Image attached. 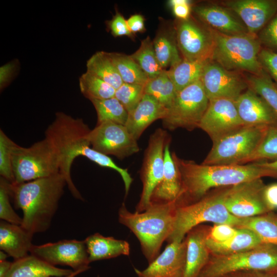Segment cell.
<instances>
[{
    "mask_svg": "<svg viewBox=\"0 0 277 277\" xmlns=\"http://www.w3.org/2000/svg\"><path fill=\"white\" fill-rule=\"evenodd\" d=\"M172 158L179 172L182 188L176 206L194 202L212 189L230 186L272 174L256 163L247 165H209L183 159L174 152Z\"/></svg>",
    "mask_w": 277,
    "mask_h": 277,
    "instance_id": "1",
    "label": "cell"
},
{
    "mask_svg": "<svg viewBox=\"0 0 277 277\" xmlns=\"http://www.w3.org/2000/svg\"><path fill=\"white\" fill-rule=\"evenodd\" d=\"M67 183L61 173L21 184H10V196L23 216L21 226L33 235L47 231Z\"/></svg>",
    "mask_w": 277,
    "mask_h": 277,
    "instance_id": "2",
    "label": "cell"
},
{
    "mask_svg": "<svg viewBox=\"0 0 277 277\" xmlns=\"http://www.w3.org/2000/svg\"><path fill=\"white\" fill-rule=\"evenodd\" d=\"M91 129L81 118H75L64 112L55 113L53 122L45 132L48 138L55 147L60 160V173L65 178L67 185L73 196L84 199L74 185L71 176L74 160L78 156L87 157L98 165L105 167L109 161L108 156L92 148L89 140Z\"/></svg>",
    "mask_w": 277,
    "mask_h": 277,
    "instance_id": "3",
    "label": "cell"
},
{
    "mask_svg": "<svg viewBox=\"0 0 277 277\" xmlns=\"http://www.w3.org/2000/svg\"><path fill=\"white\" fill-rule=\"evenodd\" d=\"M176 208L175 201L151 203L142 212L129 211L124 203L119 209V222L128 227L137 238L149 264L160 254L162 244L173 231Z\"/></svg>",
    "mask_w": 277,
    "mask_h": 277,
    "instance_id": "4",
    "label": "cell"
},
{
    "mask_svg": "<svg viewBox=\"0 0 277 277\" xmlns=\"http://www.w3.org/2000/svg\"><path fill=\"white\" fill-rule=\"evenodd\" d=\"M229 187L212 189L194 202L176 206L173 229L166 241L181 242L190 230L205 222L226 224L236 228L241 219L230 213L224 204Z\"/></svg>",
    "mask_w": 277,
    "mask_h": 277,
    "instance_id": "5",
    "label": "cell"
},
{
    "mask_svg": "<svg viewBox=\"0 0 277 277\" xmlns=\"http://www.w3.org/2000/svg\"><path fill=\"white\" fill-rule=\"evenodd\" d=\"M210 29L214 43L212 61L231 71L243 70L254 75L264 71L259 59L261 44L256 35H227Z\"/></svg>",
    "mask_w": 277,
    "mask_h": 277,
    "instance_id": "6",
    "label": "cell"
},
{
    "mask_svg": "<svg viewBox=\"0 0 277 277\" xmlns=\"http://www.w3.org/2000/svg\"><path fill=\"white\" fill-rule=\"evenodd\" d=\"M277 274V246L262 243L250 250L228 255L211 254L198 277H225L238 271Z\"/></svg>",
    "mask_w": 277,
    "mask_h": 277,
    "instance_id": "7",
    "label": "cell"
},
{
    "mask_svg": "<svg viewBox=\"0 0 277 277\" xmlns=\"http://www.w3.org/2000/svg\"><path fill=\"white\" fill-rule=\"evenodd\" d=\"M12 162L15 184L60 173L57 152L46 137L27 148L15 143L12 149Z\"/></svg>",
    "mask_w": 277,
    "mask_h": 277,
    "instance_id": "8",
    "label": "cell"
},
{
    "mask_svg": "<svg viewBox=\"0 0 277 277\" xmlns=\"http://www.w3.org/2000/svg\"><path fill=\"white\" fill-rule=\"evenodd\" d=\"M268 127L244 126L212 142L202 164L245 165L261 143Z\"/></svg>",
    "mask_w": 277,
    "mask_h": 277,
    "instance_id": "9",
    "label": "cell"
},
{
    "mask_svg": "<svg viewBox=\"0 0 277 277\" xmlns=\"http://www.w3.org/2000/svg\"><path fill=\"white\" fill-rule=\"evenodd\" d=\"M209 103L200 81L187 86L177 92L162 120L163 127L170 130L181 128L189 131L199 128Z\"/></svg>",
    "mask_w": 277,
    "mask_h": 277,
    "instance_id": "10",
    "label": "cell"
},
{
    "mask_svg": "<svg viewBox=\"0 0 277 277\" xmlns=\"http://www.w3.org/2000/svg\"><path fill=\"white\" fill-rule=\"evenodd\" d=\"M170 142L167 131L161 128L150 136L140 171L143 188L135 208L136 212L144 211L150 205L152 194L163 177L165 148Z\"/></svg>",
    "mask_w": 277,
    "mask_h": 277,
    "instance_id": "11",
    "label": "cell"
},
{
    "mask_svg": "<svg viewBox=\"0 0 277 277\" xmlns=\"http://www.w3.org/2000/svg\"><path fill=\"white\" fill-rule=\"evenodd\" d=\"M93 149L104 154L123 160L140 151L137 141L124 125L106 122L97 124L89 133Z\"/></svg>",
    "mask_w": 277,
    "mask_h": 277,
    "instance_id": "12",
    "label": "cell"
},
{
    "mask_svg": "<svg viewBox=\"0 0 277 277\" xmlns=\"http://www.w3.org/2000/svg\"><path fill=\"white\" fill-rule=\"evenodd\" d=\"M266 185L262 178H256L230 186L224 204L232 215L240 219L248 218L269 212L264 199Z\"/></svg>",
    "mask_w": 277,
    "mask_h": 277,
    "instance_id": "13",
    "label": "cell"
},
{
    "mask_svg": "<svg viewBox=\"0 0 277 277\" xmlns=\"http://www.w3.org/2000/svg\"><path fill=\"white\" fill-rule=\"evenodd\" d=\"M174 29L183 58L211 60L214 43L210 28H205L190 16L185 20L177 19Z\"/></svg>",
    "mask_w": 277,
    "mask_h": 277,
    "instance_id": "14",
    "label": "cell"
},
{
    "mask_svg": "<svg viewBox=\"0 0 277 277\" xmlns=\"http://www.w3.org/2000/svg\"><path fill=\"white\" fill-rule=\"evenodd\" d=\"M30 254L53 265L68 266L73 271L84 272L90 268L84 241L63 240L54 243L33 245Z\"/></svg>",
    "mask_w": 277,
    "mask_h": 277,
    "instance_id": "15",
    "label": "cell"
},
{
    "mask_svg": "<svg viewBox=\"0 0 277 277\" xmlns=\"http://www.w3.org/2000/svg\"><path fill=\"white\" fill-rule=\"evenodd\" d=\"M244 126L235 101L215 98L209 100L199 128L205 132L213 142Z\"/></svg>",
    "mask_w": 277,
    "mask_h": 277,
    "instance_id": "16",
    "label": "cell"
},
{
    "mask_svg": "<svg viewBox=\"0 0 277 277\" xmlns=\"http://www.w3.org/2000/svg\"><path fill=\"white\" fill-rule=\"evenodd\" d=\"M200 81L209 100L227 98L235 101L247 89L248 83L237 74L209 60Z\"/></svg>",
    "mask_w": 277,
    "mask_h": 277,
    "instance_id": "17",
    "label": "cell"
},
{
    "mask_svg": "<svg viewBox=\"0 0 277 277\" xmlns=\"http://www.w3.org/2000/svg\"><path fill=\"white\" fill-rule=\"evenodd\" d=\"M186 250L185 239L181 242L169 243L146 268L141 270L135 268V272L138 277H183Z\"/></svg>",
    "mask_w": 277,
    "mask_h": 277,
    "instance_id": "18",
    "label": "cell"
},
{
    "mask_svg": "<svg viewBox=\"0 0 277 277\" xmlns=\"http://www.w3.org/2000/svg\"><path fill=\"white\" fill-rule=\"evenodd\" d=\"M227 8L240 18L248 33L255 35L277 13L275 0H232L225 3Z\"/></svg>",
    "mask_w": 277,
    "mask_h": 277,
    "instance_id": "19",
    "label": "cell"
},
{
    "mask_svg": "<svg viewBox=\"0 0 277 277\" xmlns=\"http://www.w3.org/2000/svg\"><path fill=\"white\" fill-rule=\"evenodd\" d=\"M239 115L246 126L277 127V114L267 103L251 88L235 101Z\"/></svg>",
    "mask_w": 277,
    "mask_h": 277,
    "instance_id": "20",
    "label": "cell"
},
{
    "mask_svg": "<svg viewBox=\"0 0 277 277\" xmlns=\"http://www.w3.org/2000/svg\"><path fill=\"white\" fill-rule=\"evenodd\" d=\"M211 227L201 224L187 233L185 238L187 250L183 277H198L208 263L211 253L207 245V240Z\"/></svg>",
    "mask_w": 277,
    "mask_h": 277,
    "instance_id": "21",
    "label": "cell"
},
{
    "mask_svg": "<svg viewBox=\"0 0 277 277\" xmlns=\"http://www.w3.org/2000/svg\"><path fill=\"white\" fill-rule=\"evenodd\" d=\"M192 10L212 29L227 35L248 33L246 27L228 8L215 5L194 6Z\"/></svg>",
    "mask_w": 277,
    "mask_h": 277,
    "instance_id": "22",
    "label": "cell"
},
{
    "mask_svg": "<svg viewBox=\"0 0 277 277\" xmlns=\"http://www.w3.org/2000/svg\"><path fill=\"white\" fill-rule=\"evenodd\" d=\"M168 109L152 96L145 94L136 107L128 113L125 125L129 132L138 140L152 123L166 116Z\"/></svg>",
    "mask_w": 277,
    "mask_h": 277,
    "instance_id": "23",
    "label": "cell"
},
{
    "mask_svg": "<svg viewBox=\"0 0 277 277\" xmlns=\"http://www.w3.org/2000/svg\"><path fill=\"white\" fill-rule=\"evenodd\" d=\"M33 234L21 225L0 222V249L14 260L29 255L33 244Z\"/></svg>",
    "mask_w": 277,
    "mask_h": 277,
    "instance_id": "24",
    "label": "cell"
},
{
    "mask_svg": "<svg viewBox=\"0 0 277 277\" xmlns=\"http://www.w3.org/2000/svg\"><path fill=\"white\" fill-rule=\"evenodd\" d=\"M170 144L165 148L163 177L152 194L150 204L175 202L181 191V177L170 151Z\"/></svg>",
    "mask_w": 277,
    "mask_h": 277,
    "instance_id": "25",
    "label": "cell"
},
{
    "mask_svg": "<svg viewBox=\"0 0 277 277\" xmlns=\"http://www.w3.org/2000/svg\"><path fill=\"white\" fill-rule=\"evenodd\" d=\"M73 272L71 269L52 265L30 254L22 259L14 260L4 277H65Z\"/></svg>",
    "mask_w": 277,
    "mask_h": 277,
    "instance_id": "26",
    "label": "cell"
},
{
    "mask_svg": "<svg viewBox=\"0 0 277 277\" xmlns=\"http://www.w3.org/2000/svg\"><path fill=\"white\" fill-rule=\"evenodd\" d=\"M84 242L90 263L130 254V247L128 242L104 236L99 233L88 236Z\"/></svg>",
    "mask_w": 277,
    "mask_h": 277,
    "instance_id": "27",
    "label": "cell"
},
{
    "mask_svg": "<svg viewBox=\"0 0 277 277\" xmlns=\"http://www.w3.org/2000/svg\"><path fill=\"white\" fill-rule=\"evenodd\" d=\"M237 233L223 243L214 242L208 239L207 245L211 254L228 255L244 252L254 248L262 243L252 231L246 228H238Z\"/></svg>",
    "mask_w": 277,
    "mask_h": 277,
    "instance_id": "28",
    "label": "cell"
},
{
    "mask_svg": "<svg viewBox=\"0 0 277 277\" xmlns=\"http://www.w3.org/2000/svg\"><path fill=\"white\" fill-rule=\"evenodd\" d=\"M209 60H188L183 58L180 63L166 70L176 92L200 81L205 66Z\"/></svg>",
    "mask_w": 277,
    "mask_h": 277,
    "instance_id": "29",
    "label": "cell"
},
{
    "mask_svg": "<svg viewBox=\"0 0 277 277\" xmlns=\"http://www.w3.org/2000/svg\"><path fill=\"white\" fill-rule=\"evenodd\" d=\"M156 57L164 70L171 68L183 59L177 47L175 31L168 28L158 31L153 41Z\"/></svg>",
    "mask_w": 277,
    "mask_h": 277,
    "instance_id": "30",
    "label": "cell"
},
{
    "mask_svg": "<svg viewBox=\"0 0 277 277\" xmlns=\"http://www.w3.org/2000/svg\"><path fill=\"white\" fill-rule=\"evenodd\" d=\"M236 228L250 230L259 236L263 243L277 246V213L274 211L241 219Z\"/></svg>",
    "mask_w": 277,
    "mask_h": 277,
    "instance_id": "31",
    "label": "cell"
},
{
    "mask_svg": "<svg viewBox=\"0 0 277 277\" xmlns=\"http://www.w3.org/2000/svg\"><path fill=\"white\" fill-rule=\"evenodd\" d=\"M86 67V71L102 79L115 90L124 83L107 52H96L87 60Z\"/></svg>",
    "mask_w": 277,
    "mask_h": 277,
    "instance_id": "32",
    "label": "cell"
},
{
    "mask_svg": "<svg viewBox=\"0 0 277 277\" xmlns=\"http://www.w3.org/2000/svg\"><path fill=\"white\" fill-rule=\"evenodd\" d=\"M124 83L145 85L149 78L130 55L107 52Z\"/></svg>",
    "mask_w": 277,
    "mask_h": 277,
    "instance_id": "33",
    "label": "cell"
},
{
    "mask_svg": "<svg viewBox=\"0 0 277 277\" xmlns=\"http://www.w3.org/2000/svg\"><path fill=\"white\" fill-rule=\"evenodd\" d=\"M145 94L152 96L168 109L177 92L166 70L159 75L149 80L145 85Z\"/></svg>",
    "mask_w": 277,
    "mask_h": 277,
    "instance_id": "34",
    "label": "cell"
},
{
    "mask_svg": "<svg viewBox=\"0 0 277 277\" xmlns=\"http://www.w3.org/2000/svg\"><path fill=\"white\" fill-rule=\"evenodd\" d=\"M90 101L96 112L97 124L110 122L125 126L128 113L115 97L102 100L93 99Z\"/></svg>",
    "mask_w": 277,
    "mask_h": 277,
    "instance_id": "35",
    "label": "cell"
},
{
    "mask_svg": "<svg viewBox=\"0 0 277 277\" xmlns=\"http://www.w3.org/2000/svg\"><path fill=\"white\" fill-rule=\"evenodd\" d=\"M130 55L149 79L154 78L166 70L162 68L156 57L153 41L149 36L142 40L139 48Z\"/></svg>",
    "mask_w": 277,
    "mask_h": 277,
    "instance_id": "36",
    "label": "cell"
},
{
    "mask_svg": "<svg viewBox=\"0 0 277 277\" xmlns=\"http://www.w3.org/2000/svg\"><path fill=\"white\" fill-rule=\"evenodd\" d=\"M79 86L82 93L90 101L114 97L115 89L112 86L87 71L80 77Z\"/></svg>",
    "mask_w": 277,
    "mask_h": 277,
    "instance_id": "37",
    "label": "cell"
},
{
    "mask_svg": "<svg viewBox=\"0 0 277 277\" xmlns=\"http://www.w3.org/2000/svg\"><path fill=\"white\" fill-rule=\"evenodd\" d=\"M247 82L250 88L261 96L277 114V87L268 73L250 75Z\"/></svg>",
    "mask_w": 277,
    "mask_h": 277,
    "instance_id": "38",
    "label": "cell"
},
{
    "mask_svg": "<svg viewBox=\"0 0 277 277\" xmlns=\"http://www.w3.org/2000/svg\"><path fill=\"white\" fill-rule=\"evenodd\" d=\"M277 161V127H270L254 153L246 163Z\"/></svg>",
    "mask_w": 277,
    "mask_h": 277,
    "instance_id": "39",
    "label": "cell"
},
{
    "mask_svg": "<svg viewBox=\"0 0 277 277\" xmlns=\"http://www.w3.org/2000/svg\"><path fill=\"white\" fill-rule=\"evenodd\" d=\"M145 94V85L123 83L115 90L114 97L128 113L132 111Z\"/></svg>",
    "mask_w": 277,
    "mask_h": 277,
    "instance_id": "40",
    "label": "cell"
},
{
    "mask_svg": "<svg viewBox=\"0 0 277 277\" xmlns=\"http://www.w3.org/2000/svg\"><path fill=\"white\" fill-rule=\"evenodd\" d=\"M15 143L4 132L0 130V174L11 184L14 183L12 153Z\"/></svg>",
    "mask_w": 277,
    "mask_h": 277,
    "instance_id": "41",
    "label": "cell"
},
{
    "mask_svg": "<svg viewBox=\"0 0 277 277\" xmlns=\"http://www.w3.org/2000/svg\"><path fill=\"white\" fill-rule=\"evenodd\" d=\"M10 184L8 181L0 179V218L10 223L21 225V217L13 209L10 202Z\"/></svg>",
    "mask_w": 277,
    "mask_h": 277,
    "instance_id": "42",
    "label": "cell"
},
{
    "mask_svg": "<svg viewBox=\"0 0 277 277\" xmlns=\"http://www.w3.org/2000/svg\"><path fill=\"white\" fill-rule=\"evenodd\" d=\"M258 38L269 50H277V13L261 30Z\"/></svg>",
    "mask_w": 277,
    "mask_h": 277,
    "instance_id": "43",
    "label": "cell"
},
{
    "mask_svg": "<svg viewBox=\"0 0 277 277\" xmlns=\"http://www.w3.org/2000/svg\"><path fill=\"white\" fill-rule=\"evenodd\" d=\"M259 59L262 67L277 87V52L267 48L261 49Z\"/></svg>",
    "mask_w": 277,
    "mask_h": 277,
    "instance_id": "44",
    "label": "cell"
},
{
    "mask_svg": "<svg viewBox=\"0 0 277 277\" xmlns=\"http://www.w3.org/2000/svg\"><path fill=\"white\" fill-rule=\"evenodd\" d=\"M238 229L226 224H215L211 226L208 239L214 242L223 243L233 238Z\"/></svg>",
    "mask_w": 277,
    "mask_h": 277,
    "instance_id": "45",
    "label": "cell"
},
{
    "mask_svg": "<svg viewBox=\"0 0 277 277\" xmlns=\"http://www.w3.org/2000/svg\"><path fill=\"white\" fill-rule=\"evenodd\" d=\"M106 24L109 30L114 37H132L133 35L129 29L127 20L118 11H116L115 15Z\"/></svg>",
    "mask_w": 277,
    "mask_h": 277,
    "instance_id": "46",
    "label": "cell"
},
{
    "mask_svg": "<svg viewBox=\"0 0 277 277\" xmlns=\"http://www.w3.org/2000/svg\"><path fill=\"white\" fill-rule=\"evenodd\" d=\"M191 1L188 0H170L169 6L177 19L185 20L190 16L192 10Z\"/></svg>",
    "mask_w": 277,
    "mask_h": 277,
    "instance_id": "47",
    "label": "cell"
},
{
    "mask_svg": "<svg viewBox=\"0 0 277 277\" xmlns=\"http://www.w3.org/2000/svg\"><path fill=\"white\" fill-rule=\"evenodd\" d=\"M18 63L15 61L4 65L0 68V88L3 89L10 82L17 71Z\"/></svg>",
    "mask_w": 277,
    "mask_h": 277,
    "instance_id": "48",
    "label": "cell"
},
{
    "mask_svg": "<svg viewBox=\"0 0 277 277\" xmlns=\"http://www.w3.org/2000/svg\"><path fill=\"white\" fill-rule=\"evenodd\" d=\"M264 199L269 211L277 209V183L266 185L264 190Z\"/></svg>",
    "mask_w": 277,
    "mask_h": 277,
    "instance_id": "49",
    "label": "cell"
},
{
    "mask_svg": "<svg viewBox=\"0 0 277 277\" xmlns=\"http://www.w3.org/2000/svg\"><path fill=\"white\" fill-rule=\"evenodd\" d=\"M144 22V17L140 14H133L127 19L129 29L133 34L145 31Z\"/></svg>",
    "mask_w": 277,
    "mask_h": 277,
    "instance_id": "50",
    "label": "cell"
},
{
    "mask_svg": "<svg viewBox=\"0 0 277 277\" xmlns=\"http://www.w3.org/2000/svg\"><path fill=\"white\" fill-rule=\"evenodd\" d=\"M225 277H272V275L256 271H238L228 274Z\"/></svg>",
    "mask_w": 277,
    "mask_h": 277,
    "instance_id": "51",
    "label": "cell"
},
{
    "mask_svg": "<svg viewBox=\"0 0 277 277\" xmlns=\"http://www.w3.org/2000/svg\"><path fill=\"white\" fill-rule=\"evenodd\" d=\"M259 166L268 170L271 173L272 177L277 179V161L272 162H255Z\"/></svg>",
    "mask_w": 277,
    "mask_h": 277,
    "instance_id": "52",
    "label": "cell"
},
{
    "mask_svg": "<svg viewBox=\"0 0 277 277\" xmlns=\"http://www.w3.org/2000/svg\"><path fill=\"white\" fill-rule=\"evenodd\" d=\"M12 262L7 260L0 261V277H4L9 271Z\"/></svg>",
    "mask_w": 277,
    "mask_h": 277,
    "instance_id": "53",
    "label": "cell"
},
{
    "mask_svg": "<svg viewBox=\"0 0 277 277\" xmlns=\"http://www.w3.org/2000/svg\"><path fill=\"white\" fill-rule=\"evenodd\" d=\"M8 256L9 255L4 251L3 250L0 251V261L6 260Z\"/></svg>",
    "mask_w": 277,
    "mask_h": 277,
    "instance_id": "54",
    "label": "cell"
},
{
    "mask_svg": "<svg viewBox=\"0 0 277 277\" xmlns=\"http://www.w3.org/2000/svg\"><path fill=\"white\" fill-rule=\"evenodd\" d=\"M82 270L74 271V272L69 275L65 277H75L77 275L83 272ZM41 277H48V276H41Z\"/></svg>",
    "mask_w": 277,
    "mask_h": 277,
    "instance_id": "55",
    "label": "cell"
},
{
    "mask_svg": "<svg viewBox=\"0 0 277 277\" xmlns=\"http://www.w3.org/2000/svg\"><path fill=\"white\" fill-rule=\"evenodd\" d=\"M272 277H277V274L275 275H272Z\"/></svg>",
    "mask_w": 277,
    "mask_h": 277,
    "instance_id": "56",
    "label": "cell"
}]
</instances>
